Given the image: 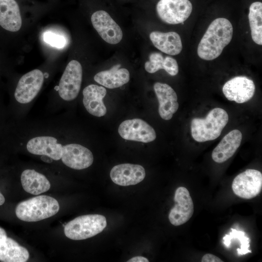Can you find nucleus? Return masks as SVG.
Masks as SVG:
<instances>
[{"instance_id": "1", "label": "nucleus", "mask_w": 262, "mask_h": 262, "mask_svg": "<svg viewBox=\"0 0 262 262\" xmlns=\"http://www.w3.org/2000/svg\"><path fill=\"white\" fill-rule=\"evenodd\" d=\"M233 35L231 22L224 17L217 18L209 25L198 44L197 53L202 59L213 60L221 54Z\"/></svg>"}, {"instance_id": "2", "label": "nucleus", "mask_w": 262, "mask_h": 262, "mask_svg": "<svg viewBox=\"0 0 262 262\" xmlns=\"http://www.w3.org/2000/svg\"><path fill=\"white\" fill-rule=\"evenodd\" d=\"M228 121L227 112L222 108H215L204 118L195 117L192 120V137L198 142L213 140L220 135Z\"/></svg>"}, {"instance_id": "3", "label": "nucleus", "mask_w": 262, "mask_h": 262, "mask_svg": "<svg viewBox=\"0 0 262 262\" xmlns=\"http://www.w3.org/2000/svg\"><path fill=\"white\" fill-rule=\"evenodd\" d=\"M60 206L54 198L41 195L20 202L16 207V214L21 220L39 221L56 214Z\"/></svg>"}, {"instance_id": "4", "label": "nucleus", "mask_w": 262, "mask_h": 262, "mask_svg": "<svg viewBox=\"0 0 262 262\" xmlns=\"http://www.w3.org/2000/svg\"><path fill=\"white\" fill-rule=\"evenodd\" d=\"M106 225V219L103 215L98 214L84 215L67 223L64 228V233L71 240H84L101 232Z\"/></svg>"}, {"instance_id": "5", "label": "nucleus", "mask_w": 262, "mask_h": 262, "mask_svg": "<svg viewBox=\"0 0 262 262\" xmlns=\"http://www.w3.org/2000/svg\"><path fill=\"white\" fill-rule=\"evenodd\" d=\"M82 77L81 64L75 60L70 61L59 82L58 93L61 98L66 101L75 99L81 89Z\"/></svg>"}, {"instance_id": "6", "label": "nucleus", "mask_w": 262, "mask_h": 262, "mask_svg": "<svg viewBox=\"0 0 262 262\" xmlns=\"http://www.w3.org/2000/svg\"><path fill=\"white\" fill-rule=\"evenodd\" d=\"M192 9L189 0H160L156 6L160 18L170 24L182 23L190 16Z\"/></svg>"}, {"instance_id": "7", "label": "nucleus", "mask_w": 262, "mask_h": 262, "mask_svg": "<svg viewBox=\"0 0 262 262\" xmlns=\"http://www.w3.org/2000/svg\"><path fill=\"white\" fill-rule=\"evenodd\" d=\"M262 188V174L255 169H249L238 175L233 180L232 189L238 196L251 199L260 194Z\"/></svg>"}, {"instance_id": "8", "label": "nucleus", "mask_w": 262, "mask_h": 262, "mask_svg": "<svg viewBox=\"0 0 262 262\" xmlns=\"http://www.w3.org/2000/svg\"><path fill=\"white\" fill-rule=\"evenodd\" d=\"M44 74L39 69H34L23 75L19 80L14 96L21 104L31 102L37 96L43 84Z\"/></svg>"}, {"instance_id": "9", "label": "nucleus", "mask_w": 262, "mask_h": 262, "mask_svg": "<svg viewBox=\"0 0 262 262\" xmlns=\"http://www.w3.org/2000/svg\"><path fill=\"white\" fill-rule=\"evenodd\" d=\"M118 131L120 136L127 140L147 143L154 141L156 138L154 129L139 118L123 121L118 127Z\"/></svg>"}, {"instance_id": "10", "label": "nucleus", "mask_w": 262, "mask_h": 262, "mask_svg": "<svg viewBox=\"0 0 262 262\" xmlns=\"http://www.w3.org/2000/svg\"><path fill=\"white\" fill-rule=\"evenodd\" d=\"M91 20L94 28L105 42L113 45L120 42L122 31L107 12L96 11L92 14Z\"/></svg>"}, {"instance_id": "11", "label": "nucleus", "mask_w": 262, "mask_h": 262, "mask_svg": "<svg viewBox=\"0 0 262 262\" xmlns=\"http://www.w3.org/2000/svg\"><path fill=\"white\" fill-rule=\"evenodd\" d=\"M255 89V84L252 80L246 76H236L224 84L222 91L228 100L243 103L252 98Z\"/></svg>"}, {"instance_id": "12", "label": "nucleus", "mask_w": 262, "mask_h": 262, "mask_svg": "<svg viewBox=\"0 0 262 262\" xmlns=\"http://www.w3.org/2000/svg\"><path fill=\"white\" fill-rule=\"evenodd\" d=\"M174 200L176 203L171 209L168 218L174 226L181 225L192 216L194 209L189 191L184 187H179L175 191Z\"/></svg>"}, {"instance_id": "13", "label": "nucleus", "mask_w": 262, "mask_h": 262, "mask_svg": "<svg viewBox=\"0 0 262 262\" xmlns=\"http://www.w3.org/2000/svg\"><path fill=\"white\" fill-rule=\"evenodd\" d=\"M67 166L76 170H82L92 165L94 157L87 147L78 144H68L63 146L61 158Z\"/></svg>"}, {"instance_id": "14", "label": "nucleus", "mask_w": 262, "mask_h": 262, "mask_svg": "<svg viewBox=\"0 0 262 262\" xmlns=\"http://www.w3.org/2000/svg\"><path fill=\"white\" fill-rule=\"evenodd\" d=\"M153 88L159 102L160 117L165 120L171 119L179 108L176 93L166 83L157 82Z\"/></svg>"}, {"instance_id": "15", "label": "nucleus", "mask_w": 262, "mask_h": 262, "mask_svg": "<svg viewBox=\"0 0 262 262\" xmlns=\"http://www.w3.org/2000/svg\"><path fill=\"white\" fill-rule=\"evenodd\" d=\"M145 176L144 168L139 164H120L114 166L110 171L112 180L123 186L137 184L144 179Z\"/></svg>"}, {"instance_id": "16", "label": "nucleus", "mask_w": 262, "mask_h": 262, "mask_svg": "<svg viewBox=\"0 0 262 262\" xmlns=\"http://www.w3.org/2000/svg\"><path fill=\"white\" fill-rule=\"evenodd\" d=\"M26 148L30 153L46 156L58 161L61 158L63 146L54 137L39 136L29 140L27 143Z\"/></svg>"}, {"instance_id": "17", "label": "nucleus", "mask_w": 262, "mask_h": 262, "mask_svg": "<svg viewBox=\"0 0 262 262\" xmlns=\"http://www.w3.org/2000/svg\"><path fill=\"white\" fill-rule=\"evenodd\" d=\"M106 93L104 87L96 84H90L83 89V104L90 114L101 117L106 114L107 109L103 101Z\"/></svg>"}, {"instance_id": "18", "label": "nucleus", "mask_w": 262, "mask_h": 262, "mask_svg": "<svg viewBox=\"0 0 262 262\" xmlns=\"http://www.w3.org/2000/svg\"><path fill=\"white\" fill-rule=\"evenodd\" d=\"M242 134L238 130H234L227 134L214 148L212 157L216 163H222L231 158L240 147Z\"/></svg>"}, {"instance_id": "19", "label": "nucleus", "mask_w": 262, "mask_h": 262, "mask_svg": "<svg viewBox=\"0 0 262 262\" xmlns=\"http://www.w3.org/2000/svg\"><path fill=\"white\" fill-rule=\"evenodd\" d=\"M149 38L157 49L168 55H176L182 50L181 39L176 32L153 31L150 33Z\"/></svg>"}, {"instance_id": "20", "label": "nucleus", "mask_w": 262, "mask_h": 262, "mask_svg": "<svg viewBox=\"0 0 262 262\" xmlns=\"http://www.w3.org/2000/svg\"><path fill=\"white\" fill-rule=\"evenodd\" d=\"M0 25L12 32L20 29L21 16L18 5L15 0H0Z\"/></svg>"}, {"instance_id": "21", "label": "nucleus", "mask_w": 262, "mask_h": 262, "mask_svg": "<svg viewBox=\"0 0 262 262\" xmlns=\"http://www.w3.org/2000/svg\"><path fill=\"white\" fill-rule=\"evenodd\" d=\"M117 64L111 69L97 73L94 79L97 83L109 89L122 86L130 81V72L126 68H120Z\"/></svg>"}, {"instance_id": "22", "label": "nucleus", "mask_w": 262, "mask_h": 262, "mask_svg": "<svg viewBox=\"0 0 262 262\" xmlns=\"http://www.w3.org/2000/svg\"><path fill=\"white\" fill-rule=\"evenodd\" d=\"M21 182L26 192L34 195L45 193L50 187L48 179L34 169L24 170L21 175Z\"/></svg>"}, {"instance_id": "23", "label": "nucleus", "mask_w": 262, "mask_h": 262, "mask_svg": "<svg viewBox=\"0 0 262 262\" xmlns=\"http://www.w3.org/2000/svg\"><path fill=\"white\" fill-rule=\"evenodd\" d=\"M29 258L27 249L11 238L0 241V261L3 262H25Z\"/></svg>"}, {"instance_id": "24", "label": "nucleus", "mask_w": 262, "mask_h": 262, "mask_svg": "<svg viewBox=\"0 0 262 262\" xmlns=\"http://www.w3.org/2000/svg\"><path fill=\"white\" fill-rule=\"evenodd\" d=\"M145 68L149 73L164 69L173 76L176 75L179 72V66L176 59L168 56L164 57L159 52H153L150 54L149 61L145 63Z\"/></svg>"}, {"instance_id": "25", "label": "nucleus", "mask_w": 262, "mask_h": 262, "mask_svg": "<svg viewBox=\"0 0 262 262\" xmlns=\"http://www.w3.org/2000/svg\"><path fill=\"white\" fill-rule=\"evenodd\" d=\"M248 20L253 41L262 45V3L253 2L249 7Z\"/></svg>"}, {"instance_id": "26", "label": "nucleus", "mask_w": 262, "mask_h": 262, "mask_svg": "<svg viewBox=\"0 0 262 262\" xmlns=\"http://www.w3.org/2000/svg\"><path fill=\"white\" fill-rule=\"evenodd\" d=\"M231 231L229 234H226L223 238L224 245L227 247H229L231 240H237L240 244V247L237 249L238 255H245L251 253L249 249L250 239L243 231L231 229Z\"/></svg>"}, {"instance_id": "27", "label": "nucleus", "mask_w": 262, "mask_h": 262, "mask_svg": "<svg viewBox=\"0 0 262 262\" xmlns=\"http://www.w3.org/2000/svg\"><path fill=\"white\" fill-rule=\"evenodd\" d=\"M43 39L47 44L59 49L64 48L66 44V39L64 36L50 31L44 33Z\"/></svg>"}, {"instance_id": "28", "label": "nucleus", "mask_w": 262, "mask_h": 262, "mask_svg": "<svg viewBox=\"0 0 262 262\" xmlns=\"http://www.w3.org/2000/svg\"><path fill=\"white\" fill-rule=\"evenodd\" d=\"M202 262H222V261L218 257L210 253L204 255L202 259Z\"/></svg>"}, {"instance_id": "29", "label": "nucleus", "mask_w": 262, "mask_h": 262, "mask_svg": "<svg viewBox=\"0 0 262 262\" xmlns=\"http://www.w3.org/2000/svg\"><path fill=\"white\" fill-rule=\"evenodd\" d=\"M148 260L143 257V256H136L134 257L131 259H130L129 261H128V262H148Z\"/></svg>"}, {"instance_id": "30", "label": "nucleus", "mask_w": 262, "mask_h": 262, "mask_svg": "<svg viewBox=\"0 0 262 262\" xmlns=\"http://www.w3.org/2000/svg\"><path fill=\"white\" fill-rule=\"evenodd\" d=\"M7 237V235L5 230L0 227V241Z\"/></svg>"}, {"instance_id": "31", "label": "nucleus", "mask_w": 262, "mask_h": 262, "mask_svg": "<svg viewBox=\"0 0 262 262\" xmlns=\"http://www.w3.org/2000/svg\"><path fill=\"white\" fill-rule=\"evenodd\" d=\"M5 202V198L3 195L0 192V206L3 204Z\"/></svg>"}]
</instances>
